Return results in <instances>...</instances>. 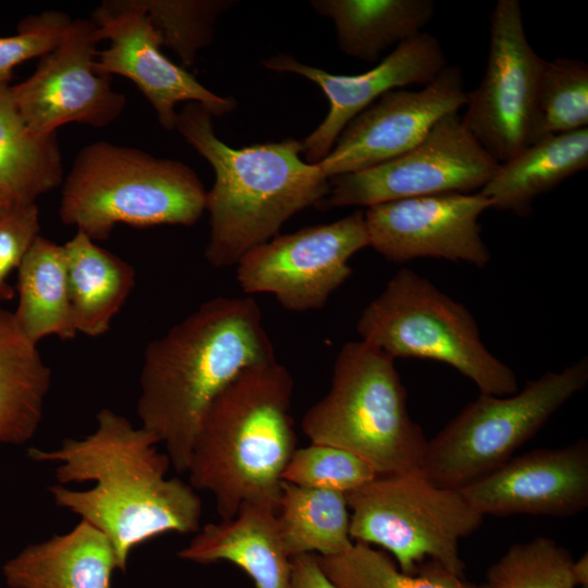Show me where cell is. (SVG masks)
Masks as SVG:
<instances>
[{"label":"cell","mask_w":588,"mask_h":588,"mask_svg":"<svg viewBox=\"0 0 588 588\" xmlns=\"http://www.w3.org/2000/svg\"><path fill=\"white\" fill-rule=\"evenodd\" d=\"M573 576L576 587L588 588V555L583 554L573 563Z\"/></svg>","instance_id":"cell-36"},{"label":"cell","mask_w":588,"mask_h":588,"mask_svg":"<svg viewBox=\"0 0 588 588\" xmlns=\"http://www.w3.org/2000/svg\"><path fill=\"white\" fill-rule=\"evenodd\" d=\"M62 246L75 329L100 336L135 286V270L83 232L77 231Z\"/></svg>","instance_id":"cell-22"},{"label":"cell","mask_w":588,"mask_h":588,"mask_svg":"<svg viewBox=\"0 0 588 588\" xmlns=\"http://www.w3.org/2000/svg\"><path fill=\"white\" fill-rule=\"evenodd\" d=\"M72 20L63 12L46 11L23 20L17 33L0 37V82H9L20 63L41 58L60 42Z\"/></svg>","instance_id":"cell-33"},{"label":"cell","mask_w":588,"mask_h":588,"mask_svg":"<svg viewBox=\"0 0 588 588\" xmlns=\"http://www.w3.org/2000/svg\"><path fill=\"white\" fill-rule=\"evenodd\" d=\"M356 331L394 359L446 364L480 393L505 396L519 390L515 371L487 348L470 311L408 268L400 269L363 309Z\"/></svg>","instance_id":"cell-7"},{"label":"cell","mask_w":588,"mask_h":588,"mask_svg":"<svg viewBox=\"0 0 588 588\" xmlns=\"http://www.w3.org/2000/svg\"><path fill=\"white\" fill-rule=\"evenodd\" d=\"M51 383L37 345L0 306V444L21 445L36 433Z\"/></svg>","instance_id":"cell-23"},{"label":"cell","mask_w":588,"mask_h":588,"mask_svg":"<svg viewBox=\"0 0 588 588\" xmlns=\"http://www.w3.org/2000/svg\"><path fill=\"white\" fill-rule=\"evenodd\" d=\"M13 205L0 193V217L11 209Z\"/></svg>","instance_id":"cell-37"},{"label":"cell","mask_w":588,"mask_h":588,"mask_svg":"<svg viewBox=\"0 0 588 588\" xmlns=\"http://www.w3.org/2000/svg\"><path fill=\"white\" fill-rule=\"evenodd\" d=\"M489 208L491 201L479 192L373 205L364 212L369 246L393 262L430 257L483 268L491 254L479 217Z\"/></svg>","instance_id":"cell-16"},{"label":"cell","mask_w":588,"mask_h":588,"mask_svg":"<svg viewBox=\"0 0 588 588\" xmlns=\"http://www.w3.org/2000/svg\"><path fill=\"white\" fill-rule=\"evenodd\" d=\"M118 568L109 538L85 520L24 548L3 565L11 588H111Z\"/></svg>","instance_id":"cell-20"},{"label":"cell","mask_w":588,"mask_h":588,"mask_svg":"<svg viewBox=\"0 0 588 588\" xmlns=\"http://www.w3.org/2000/svg\"><path fill=\"white\" fill-rule=\"evenodd\" d=\"M98 42L91 19L72 20L34 73L11 86L17 110L33 132L54 134L69 123L105 127L120 117L126 98L112 87L110 76L96 71Z\"/></svg>","instance_id":"cell-13"},{"label":"cell","mask_w":588,"mask_h":588,"mask_svg":"<svg viewBox=\"0 0 588 588\" xmlns=\"http://www.w3.org/2000/svg\"><path fill=\"white\" fill-rule=\"evenodd\" d=\"M97 427L84 439H65L57 450L29 449L38 462H58L61 483L94 481V488L49 487L62 506L102 531L111 541L118 569L125 571L131 551L159 535L200 529L201 500L179 478L166 477L171 465L159 453V439L124 416L103 408Z\"/></svg>","instance_id":"cell-1"},{"label":"cell","mask_w":588,"mask_h":588,"mask_svg":"<svg viewBox=\"0 0 588 588\" xmlns=\"http://www.w3.org/2000/svg\"><path fill=\"white\" fill-rule=\"evenodd\" d=\"M63 181L57 133L39 135L21 115L9 82H0V193L12 205L35 204Z\"/></svg>","instance_id":"cell-26"},{"label":"cell","mask_w":588,"mask_h":588,"mask_svg":"<svg viewBox=\"0 0 588 588\" xmlns=\"http://www.w3.org/2000/svg\"><path fill=\"white\" fill-rule=\"evenodd\" d=\"M479 588H491V587H489V586L485 583V584L480 585Z\"/></svg>","instance_id":"cell-38"},{"label":"cell","mask_w":588,"mask_h":588,"mask_svg":"<svg viewBox=\"0 0 588 588\" xmlns=\"http://www.w3.org/2000/svg\"><path fill=\"white\" fill-rule=\"evenodd\" d=\"M169 46L185 65L206 47L217 17L231 1L215 0H139Z\"/></svg>","instance_id":"cell-31"},{"label":"cell","mask_w":588,"mask_h":588,"mask_svg":"<svg viewBox=\"0 0 588 588\" xmlns=\"http://www.w3.org/2000/svg\"><path fill=\"white\" fill-rule=\"evenodd\" d=\"M499 163L465 128L457 113L443 117L413 149L379 166L330 180L321 209L373 205L481 189Z\"/></svg>","instance_id":"cell-11"},{"label":"cell","mask_w":588,"mask_h":588,"mask_svg":"<svg viewBox=\"0 0 588 588\" xmlns=\"http://www.w3.org/2000/svg\"><path fill=\"white\" fill-rule=\"evenodd\" d=\"M294 382L277 360L250 366L211 402L195 437L189 485L212 494L221 519L246 503L277 511L297 437L290 413Z\"/></svg>","instance_id":"cell-3"},{"label":"cell","mask_w":588,"mask_h":588,"mask_svg":"<svg viewBox=\"0 0 588 588\" xmlns=\"http://www.w3.org/2000/svg\"><path fill=\"white\" fill-rule=\"evenodd\" d=\"M262 319L253 297H215L146 346L137 414L177 473L215 397L244 369L277 360Z\"/></svg>","instance_id":"cell-2"},{"label":"cell","mask_w":588,"mask_h":588,"mask_svg":"<svg viewBox=\"0 0 588 588\" xmlns=\"http://www.w3.org/2000/svg\"><path fill=\"white\" fill-rule=\"evenodd\" d=\"M346 494L283 482L275 511L281 542L292 559L302 554L330 556L350 549Z\"/></svg>","instance_id":"cell-27"},{"label":"cell","mask_w":588,"mask_h":588,"mask_svg":"<svg viewBox=\"0 0 588 588\" xmlns=\"http://www.w3.org/2000/svg\"><path fill=\"white\" fill-rule=\"evenodd\" d=\"M379 476L363 458L345 450L318 443L296 449L283 482L347 494Z\"/></svg>","instance_id":"cell-32"},{"label":"cell","mask_w":588,"mask_h":588,"mask_svg":"<svg viewBox=\"0 0 588 588\" xmlns=\"http://www.w3.org/2000/svg\"><path fill=\"white\" fill-rule=\"evenodd\" d=\"M16 287L13 317L30 342L37 345L49 335L76 336L62 245L38 235L17 267Z\"/></svg>","instance_id":"cell-25"},{"label":"cell","mask_w":588,"mask_h":588,"mask_svg":"<svg viewBox=\"0 0 588 588\" xmlns=\"http://www.w3.org/2000/svg\"><path fill=\"white\" fill-rule=\"evenodd\" d=\"M267 69L301 75L317 84L329 100L323 121L302 142L305 161L318 163L347 123L390 90L427 85L448 65L439 40L427 32L397 45L379 64L355 75L332 74L285 54L261 61Z\"/></svg>","instance_id":"cell-17"},{"label":"cell","mask_w":588,"mask_h":588,"mask_svg":"<svg viewBox=\"0 0 588 588\" xmlns=\"http://www.w3.org/2000/svg\"><path fill=\"white\" fill-rule=\"evenodd\" d=\"M175 128L215 172L206 194L210 235L205 249L215 268L236 265L330 191V180L318 164L301 158L302 142L289 138L232 148L216 135L212 115L195 102L177 113Z\"/></svg>","instance_id":"cell-4"},{"label":"cell","mask_w":588,"mask_h":588,"mask_svg":"<svg viewBox=\"0 0 588 588\" xmlns=\"http://www.w3.org/2000/svg\"><path fill=\"white\" fill-rule=\"evenodd\" d=\"M368 246L364 211L357 210L249 249L236 264V280L245 293L272 294L287 310L319 309L351 277V257Z\"/></svg>","instance_id":"cell-12"},{"label":"cell","mask_w":588,"mask_h":588,"mask_svg":"<svg viewBox=\"0 0 588 588\" xmlns=\"http://www.w3.org/2000/svg\"><path fill=\"white\" fill-rule=\"evenodd\" d=\"M290 588H340L321 569L317 554H302L291 560Z\"/></svg>","instance_id":"cell-35"},{"label":"cell","mask_w":588,"mask_h":588,"mask_svg":"<svg viewBox=\"0 0 588 588\" xmlns=\"http://www.w3.org/2000/svg\"><path fill=\"white\" fill-rule=\"evenodd\" d=\"M354 542L388 551L413 574L428 559L464 576L458 542L477 531L483 515L460 490L434 485L420 474L377 476L346 494Z\"/></svg>","instance_id":"cell-9"},{"label":"cell","mask_w":588,"mask_h":588,"mask_svg":"<svg viewBox=\"0 0 588 588\" xmlns=\"http://www.w3.org/2000/svg\"><path fill=\"white\" fill-rule=\"evenodd\" d=\"M466 101L462 69L446 65L420 90H390L358 113L317 164L331 180L384 163L417 146Z\"/></svg>","instance_id":"cell-15"},{"label":"cell","mask_w":588,"mask_h":588,"mask_svg":"<svg viewBox=\"0 0 588 588\" xmlns=\"http://www.w3.org/2000/svg\"><path fill=\"white\" fill-rule=\"evenodd\" d=\"M458 490L483 516L576 515L588 506V441L512 457Z\"/></svg>","instance_id":"cell-18"},{"label":"cell","mask_w":588,"mask_h":588,"mask_svg":"<svg viewBox=\"0 0 588 588\" xmlns=\"http://www.w3.org/2000/svg\"><path fill=\"white\" fill-rule=\"evenodd\" d=\"M179 556L200 564L233 563L255 588H290L292 559L281 542L275 511L264 504L246 503L232 518L205 525Z\"/></svg>","instance_id":"cell-19"},{"label":"cell","mask_w":588,"mask_h":588,"mask_svg":"<svg viewBox=\"0 0 588 588\" xmlns=\"http://www.w3.org/2000/svg\"><path fill=\"white\" fill-rule=\"evenodd\" d=\"M317 559L340 588H479L434 561L422 563L413 574L404 573L387 553L360 542Z\"/></svg>","instance_id":"cell-28"},{"label":"cell","mask_w":588,"mask_h":588,"mask_svg":"<svg viewBox=\"0 0 588 588\" xmlns=\"http://www.w3.org/2000/svg\"><path fill=\"white\" fill-rule=\"evenodd\" d=\"M39 211L35 204L13 205L0 217V302L14 296L8 277L17 269L39 235Z\"/></svg>","instance_id":"cell-34"},{"label":"cell","mask_w":588,"mask_h":588,"mask_svg":"<svg viewBox=\"0 0 588 588\" xmlns=\"http://www.w3.org/2000/svg\"><path fill=\"white\" fill-rule=\"evenodd\" d=\"M91 20L99 41H109L108 48L97 54L96 71L131 79L149 101L163 128H175V106L183 101L203 106L212 117L235 109L234 99L207 89L162 53V36L139 0L105 1Z\"/></svg>","instance_id":"cell-14"},{"label":"cell","mask_w":588,"mask_h":588,"mask_svg":"<svg viewBox=\"0 0 588 588\" xmlns=\"http://www.w3.org/2000/svg\"><path fill=\"white\" fill-rule=\"evenodd\" d=\"M587 167L588 127L549 135L500 163L479 193L491 208L526 217L539 195Z\"/></svg>","instance_id":"cell-21"},{"label":"cell","mask_w":588,"mask_h":588,"mask_svg":"<svg viewBox=\"0 0 588 588\" xmlns=\"http://www.w3.org/2000/svg\"><path fill=\"white\" fill-rule=\"evenodd\" d=\"M569 551L547 537L512 544L487 571L491 588H575Z\"/></svg>","instance_id":"cell-30"},{"label":"cell","mask_w":588,"mask_h":588,"mask_svg":"<svg viewBox=\"0 0 588 588\" xmlns=\"http://www.w3.org/2000/svg\"><path fill=\"white\" fill-rule=\"evenodd\" d=\"M543 61L527 40L519 2L497 1L486 70L461 120L499 164L543 137L537 107Z\"/></svg>","instance_id":"cell-10"},{"label":"cell","mask_w":588,"mask_h":588,"mask_svg":"<svg viewBox=\"0 0 588 588\" xmlns=\"http://www.w3.org/2000/svg\"><path fill=\"white\" fill-rule=\"evenodd\" d=\"M537 107L543 137L587 128L588 64L569 58L544 60Z\"/></svg>","instance_id":"cell-29"},{"label":"cell","mask_w":588,"mask_h":588,"mask_svg":"<svg viewBox=\"0 0 588 588\" xmlns=\"http://www.w3.org/2000/svg\"><path fill=\"white\" fill-rule=\"evenodd\" d=\"M206 194L185 163L101 140L76 156L59 215L64 224L103 241L120 223L192 225L206 210Z\"/></svg>","instance_id":"cell-6"},{"label":"cell","mask_w":588,"mask_h":588,"mask_svg":"<svg viewBox=\"0 0 588 588\" xmlns=\"http://www.w3.org/2000/svg\"><path fill=\"white\" fill-rule=\"evenodd\" d=\"M310 4L333 21L339 48L369 63L387 48L421 33L436 10L431 0H315Z\"/></svg>","instance_id":"cell-24"},{"label":"cell","mask_w":588,"mask_h":588,"mask_svg":"<svg viewBox=\"0 0 588 588\" xmlns=\"http://www.w3.org/2000/svg\"><path fill=\"white\" fill-rule=\"evenodd\" d=\"M394 360L362 340L345 343L329 391L306 411L302 429L311 443L351 452L379 476L422 475L427 440L409 415Z\"/></svg>","instance_id":"cell-5"},{"label":"cell","mask_w":588,"mask_h":588,"mask_svg":"<svg viewBox=\"0 0 588 588\" xmlns=\"http://www.w3.org/2000/svg\"><path fill=\"white\" fill-rule=\"evenodd\" d=\"M588 383V358L547 371L514 394L480 395L427 441L421 474L461 489L501 467Z\"/></svg>","instance_id":"cell-8"}]
</instances>
